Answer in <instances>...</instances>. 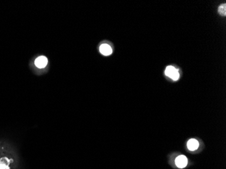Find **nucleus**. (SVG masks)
<instances>
[{"mask_svg": "<svg viewBox=\"0 0 226 169\" xmlns=\"http://www.w3.org/2000/svg\"><path fill=\"white\" fill-rule=\"evenodd\" d=\"M188 164V160L185 156H178L176 160H175V165H177V167L180 168H183L186 166Z\"/></svg>", "mask_w": 226, "mask_h": 169, "instance_id": "nucleus-2", "label": "nucleus"}, {"mask_svg": "<svg viewBox=\"0 0 226 169\" xmlns=\"http://www.w3.org/2000/svg\"><path fill=\"white\" fill-rule=\"evenodd\" d=\"M218 12H219L220 15L225 16L226 15V4H223L221 5L219 8H218Z\"/></svg>", "mask_w": 226, "mask_h": 169, "instance_id": "nucleus-7", "label": "nucleus"}, {"mask_svg": "<svg viewBox=\"0 0 226 169\" xmlns=\"http://www.w3.org/2000/svg\"><path fill=\"white\" fill-rule=\"evenodd\" d=\"M198 146H199V144L198 141L194 139H190L187 144L188 148L189 149L190 151H194V150H197Z\"/></svg>", "mask_w": 226, "mask_h": 169, "instance_id": "nucleus-4", "label": "nucleus"}, {"mask_svg": "<svg viewBox=\"0 0 226 169\" xmlns=\"http://www.w3.org/2000/svg\"><path fill=\"white\" fill-rule=\"evenodd\" d=\"M176 68H174L173 67H171V66H169L167 67L166 70H165V75L167 76H169L170 78L172 77V76L173 75V74L175 73V71H176Z\"/></svg>", "mask_w": 226, "mask_h": 169, "instance_id": "nucleus-6", "label": "nucleus"}, {"mask_svg": "<svg viewBox=\"0 0 226 169\" xmlns=\"http://www.w3.org/2000/svg\"><path fill=\"white\" fill-rule=\"evenodd\" d=\"M100 52L104 55H109L112 54L113 49L108 44H102L100 47Z\"/></svg>", "mask_w": 226, "mask_h": 169, "instance_id": "nucleus-3", "label": "nucleus"}, {"mask_svg": "<svg viewBox=\"0 0 226 169\" xmlns=\"http://www.w3.org/2000/svg\"><path fill=\"white\" fill-rule=\"evenodd\" d=\"M0 169H5V168H2V166H0Z\"/></svg>", "mask_w": 226, "mask_h": 169, "instance_id": "nucleus-8", "label": "nucleus"}, {"mask_svg": "<svg viewBox=\"0 0 226 169\" xmlns=\"http://www.w3.org/2000/svg\"><path fill=\"white\" fill-rule=\"evenodd\" d=\"M10 159H8V158H2L1 159H0V166L5 169H10Z\"/></svg>", "mask_w": 226, "mask_h": 169, "instance_id": "nucleus-5", "label": "nucleus"}, {"mask_svg": "<svg viewBox=\"0 0 226 169\" xmlns=\"http://www.w3.org/2000/svg\"><path fill=\"white\" fill-rule=\"evenodd\" d=\"M47 63H48V60L44 55H41V56L37 58L35 61V64L39 68H45L47 66Z\"/></svg>", "mask_w": 226, "mask_h": 169, "instance_id": "nucleus-1", "label": "nucleus"}]
</instances>
